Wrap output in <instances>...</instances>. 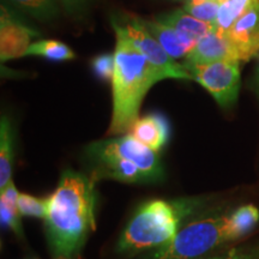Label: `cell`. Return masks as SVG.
<instances>
[{"mask_svg":"<svg viewBox=\"0 0 259 259\" xmlns=\"http://www.w3.org/2000/svg\"><path fill=\"white\" fill-rule=\"evenodd\" d=\"M95 183L73 170L64 171L48 197L46 232L56 258L73 259L95 229Z\"/></svg>","mask_w":259,"mask_h":259,"instance_id":"6da1fadb","label":"cell"},{"mask_svg":"<svg viewBox=\"0 0 259 259\" xmlns=\"http://www.w3.org/2000/svg\"><path fill=\"white\" fill-rule=\"evenodd\" d=\"M115 71L112 80L113 112L108 132L127 135L139 118L144 96L154 84L167 76L135 50L122 35L115 32Z\"/></svg>","mask_w":259,"mask_h":259,"instance_id":"7a4b0ae2","label":"cell"},{"mask_svg":"<svg viewBox=\"0 0 259 259\" xmlns=\"http://www.w3.org/2000/svg\"><path fill=\"white\" fill-rule=\"evenodd\" d=\"M94 183L111 179L127 184L157 183L163 178L160 155L131 134L101 139L85 148Z\"/></svg>","mask_w":259,"mask_h":259,"instance_id":"3957f363","label":"cell"},{"mask_svg":"<svg viewBox=\"0 0 259 259\" xmlns=\"http://www.w3.org/2000/svg\"><path fill=\"white\" fill-rule=\"evenodd\" d=\"M205 200L200 198L154 199L142 204L119 239L118 251L134 255L156 250L169 242L190 218L198 215Z\"/></svg>","mask_w":259,"mask_h":259,"instance_id":"277c9868","label":"cell"},{"mask_svg":"<svg viewBox=\"0 0 259 259\" xmlns=\"http://www.w3.org/2000/svg\"><path fill=\"white\" fill-rule=\"evenodd\" d=\"M228 211L199 213L185 223L166 245L156 248L150 259H199L231 242L227 232Z\"/></svg>","mask_w":259,"mask_h":259,"instance_id":"5b68a950","label":"cell"},{"mask_svg":"<svg viewBox=\"0 0 259 259\" xmlns=\"http://www.w3.org/2000/svg\"><path fill=\"white\" fill-rule=\"evenodd\" d=\"M111 23L115 32L122 35L136 51L166 74L167 78L192 80L191 74L184 69L183 65L178 64L168 56L160 42L145 27L141 17L131 14L119 16L118 18L112 17Z\"/></svg>","mask_w":259,"mask_h":259,"instance_id":"8992f818","label":"cell"},{"mask_svg":"<svg viewBox=\"0 0 259 259\" xmlns=\"http://www.w3.org/2000/svg\"><path fill=\"white\" fill-rule=\"evenodd\" d=\"M192 80L199 83L220 107L228 109L235 105L240 92V60H222L184 67Z\"/></svg>","mask_w":259,"mask_h":259,"instance_id":"52a82bcc","label":"cell"},{"mask_svg":"<svg viewBox=\"0 0 259 259\" xmlns=\"http://www.w3.org/2000/svg\"><path fill=\"white\" fill-rule=\"evenodd\" d=\"M41 32L24 23L22 18L5 5L2 4L0 15V59L2 63L25 57V52L40 37Z\"/></svg>","mask_w":259,"mask_h":259,"instance_id":"ba28073f","label":"cell"},{"mask_svg":"<svg viewBox=\"0 0 259 259\" xmlns=\"http://www.w3.org/2000/svg\"><path fill=\"white\" fill-rule=\"evenodd\" d=\"M227 36L234 45L240 61H248L259 54V2L236 19Z\"/></svg>","mask_w":259,"mask_h":259,"instance_id":"9c48e42d","label":"cell"},{"mask_svg":"<svg viewBox=\"0 0 259 259\" xmlns=\"http://www.w3.org/2000/svg\"><path fill=\"white\" fill-rule=\"evenodd\" d=\"M240 60L234 45L227 34L212 30L197 42L193 50L185 58L183 67L193 65H205L222 60Z\"/></svg>","mask_w":259,"mask_h":259,"instance_id":"30bf717a","label":"cell"},{"mask_svg":"<svg viewBox=\"0 0 259 259\" xmlns=\"http://www.w3.org/2000/svg\"><path fill=\"white\" fill-rule=\"evenodd\" d=\"M130 134L142 144L160 153L169 141L170 125L168 119L161 113H149L138 118Z\"/></svg>","mask_w":259,"mask_h":259,"instance_id":"8fae6325","label":"cell"},{"mask_svg":"<svg viewBox=\"0 0 259 259\" xmlns=\"http://www.w3.org/2000/svg\"><path fill=\"white\" fill-rule=\"evenodd\" d=\"M158 21L176 30L184 40L196 46L197 42L202 40L204 36L215 30V25L208 22H203L200 19L193 17L183 9L173 10L170 12L158 15Z\"/></svg>","mask_w":259,"mask_h":259,"instance_id":"7c38bea8","label":"cell"},{"mask_svg":"<svg viewBox=\"0 0 259 259\" xmlns=\"http://www.w3.org/2000/svg\"><path fill=\"white\" fill-rule=\"evenodd\" d=\"M143 23L153 36L160 42V45L171 59H185L189 53L193 50V45L184 40L176 30L168 27L157 18L155 19H143Z\"/></svg>","mask_w":259,"mask_h":259,"instance_id":"4fadbf2b","label":"cell"},{"mask_svg":"<svg viewBox=\"0 0 259 259\" xmlns=\"http://www.w3.org/2000/svg\"><path fill=\"white\" fill-rule=\"evenodd\" d=\"M15 155V131L8 115L0 120V189H5L12 181V163Z\"/></svg>","mask_w":259,"mask_h":259,"instance_id":"5bb4252c","label":"cell"},{"mask_svg":"<svg viewBox=\"0 0 259 259\" xmlns=\"http://www.w3.org/2000/svg\"><path fill=\"white\" fill-rule=\"evenodd\" d=\"M259 222V210L252 204L228 211L227 215V232L229 240L235 241L244 238Z\"/></svg>","mask_w":259,"mask_h":259,"instance_id":"9a60e30c","label":"cell"},{"mask_svg":"<svg viewBox=\"0 0 259 259\" xmlns=\"http://www.w3.org/2000/svg\"><path fill=\"white\" fill-rule=\"evenodd\" d=\"M25 57H40L50 61L63 63L73 60L76 53L64 42L42 38L32 42L25 52Z\"/></svg>","mask_w":259,"mask_h":259,"instance_id":"2e32d148","label":"cell"},{"mask_svg":"<svg viewBox=\"0 0 259 259\" xmlns=\"http://www.w3.org/2000/svg\"><path fill=\"white\" fill-rule=\"evenodd\" d=\"M19 192L16 189L15 184L10 183L0 193V220L2 225L9 227L17 234L22 233L21 212L18 209Z\"/></svg>","mask_w":259,"mask_h":259,"instance_id":"e0dca14e","label":"cell"},{"mask_svg":"<svg viewBox=\"0 0 259 259\" xmlns=\"http://www.w3.org/2000/svg\"><path fill=\"white\" fill-rule=\"evenodd\" d=\"M257 2L259 0H226L219 11L218 19L215 22V30L221 34H227L236 19Z\"/></svg>","mask_w":259,"mask_h":259,"instance_id":"ac0fdd59","label":"cell"},{"mask_svg":"<svg viewBox=\"0 0 259 259\" xmlns=\"http://www.w3.org/2000/svg\"><path fill=\"white\" fill-rule=\"evenodd\" d=\"M16 8L40 22H50L59 14L57 0H8Z\"/></svg>","mask_w":259,"mask_h":259,"instance_id":"d6986e66","label":"cell"},{"mask_svg":"<svg viewBox=\"0 0 259 259\" xmlns=\"http://www.w3.org/2000/svg\"><path fill=\"white\" fill-rule=\"evenodd\" d=\"M226 0H186L183 10L193 17L215 25L220 9Z\"/></svg>","mask_w":259,"mask_h":259,"instance_id":"ffe728a7","label":"cell"},{"mask_svg":"<svg viewBox=\"0 0 259 259\" xmlns=\"http://www.w3.org/2000/svg\"><path fill=\"white\" fill-rule=\"evenodd\" d=\"M18 209L21 215L46 219L48 212V198H38L27 193H19Z\"/></svg>","mask_w":259,"mask_h":259,"instance_id":"44dd1931","label":"cell"},{"mask_svg":"<svg viewBox=\"0 0 259 259\" xmlns=\"http://www.w3.org/2000/svg\"><path fill=\"white\" fill-rule=\"evenodd\" d=\"M92 70L99 79L112 82L115 71L114 53H102L94 57L92 60Z\"/></svg>","mask_w":259,"mask_h":259,"instance_id":"7402d4cb","label":"cell"},{"mask_svg":"<svg viewBox=\"0 0 259 259\" xmlns=\"http://www.w3.org/2000/svg\"><path fill=\"white\" fill-rule=\"evenodd\" d=\"M199 259H259V241L251 242L228 251H222Z\"/></svg>","mask_w":259,"mask_h":259,"instance_id":"603a6c76","label":"cell"},{"mask_svg":"<svg viewBox=\"0 0 259 259\" xmlns=\"http://www.w3.org/2000/svg\"><path fill=\"white\" fill-rule=\"evenodd\" d=\"M65 11L71 16H80L87 10L89 0H59Z\"/></svg>","mask_w":259,"mask_h":259,"instance_id":"cb8c5ba5","label":"cell"},{"mask_svg":"<svg viewBox=\"0 0 259 259\" xmlns=\"http://www.w3.org/2000/svg\"><path fill=\"white\" fill-rule=\"evenodd\" d=\"M254 90L257 93L259 99V54L257 56V67H255L254 72Z\"/></svg>","mask_w":259,"mask_h":259,"instance_id":"d4e9b609","label":"cell"},{"mask_svg":"<svg viewBox=\"0 0 259 259\" xmlns=\"http://www.w3.org/2000/svg\"><path fill=\"white\" fill-rule=\"evenodd\" d=\"M173 2H186V0H173Z\"/></svg>","mask_w":259,"mask_h":259,"instance_id":"484cf974","label":"cell"},{"mask_svg":"<svg viewBox=\"0 0 259 259\" xmlns=\"http://www.w3.org/2000/svg\"><path fill=\"white\" fill-rule=\"evenodd\" d=\"M56 259H69V258H63V257H60V258H56Z\"/></svg>","mask_w":259,"mask_h":259,"instance_id":"4316f807","label":"cell"}]
</instances>
